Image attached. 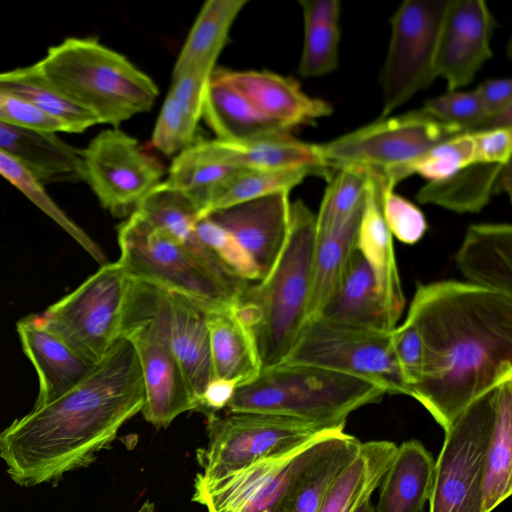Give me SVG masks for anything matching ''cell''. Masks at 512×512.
Returning <instances> with one entry per match:
<instances>
[{
    "label": "cell",
    "instance_id": "1",
    "mask_svg": "<svg viewBox=\"0 0 512 512\" xmlns=\"http://www.w3.org/2000/svg\"><path fill=\"white\" fill-rule=\"evenodd\" d=\"M406 318L424 349L410 397L444 432L473 401L512 378V297L458 280L419 283Z\"/></svg>",
    "mask_w": 512,
    "mask_h": 512
},
{
    "label": "cell",
    "instance_id": "2",
    "mask_svg": "<svg viewBox=\"0 0 512 512\" xmlns=\"http://www.w3.org/2000/svg\"><path fill=\"white\" fill-rule=\"evenodd\" d=\"M144 402L138 356L132 343L120 338L75 388L6 427L0 458L21 487L55 484L93 463Z\"/></svg>",
    "mask_w": 512,
    "mask_h": 512
},
{
    "label": "cell",
    "instance_id": "3",
    "mask_svg": "<svg viewBox=\"0 0 512 512\" xmlns=\"http://www.w3.org/2000/svg\"><path fill=\"white\" fill-rule=\"evenodd\" d=\"M315 239L316 215L301 200L290 203L287 239L272 270L248 282L232 304L254 336L262 369L285 361L307 319Z\"/></svg>",
    "mask_w": 512,
    "mask_h": 512
},
{
    "label": "cell",
    "instance_id": "4",
    "mask_svg": "<svg viewBox=\"0 0 512 512\" xmlns=\"http://www.w3.org/2000/svg\"><path fill=\"white\" fill-rule=\"evenodd\" d=\"M36 64L56 91L114 128L149 111L159 94L148 75L95 38H66Z\"/></svg>",
    "mask_w": 512,
    "mask_h": 512
},
{
    "label": "cell",
    "instance_id": "5",
    "mask_svg": "<svg viewBox=\"0 0 512 512\" xmlns=\"http://www.w3.org/2000/svg\"><path fill=\"white\" fill-rule=\"evenodd\" d=\"M385 395L383 388L357 376L282 363L237 387L227 409L289 416L335 429L345 428L352 412L379 403Z\"/></svg>",
    "mask_w": 512,
    "mask_h": 512
},
{
    "label": "cell",
    "instance_id": "6",
    "mask_svg": "<svg viewBox=\"0 0 512 512\" xmlns=\"http://www.w3.org/2000/svg\"><path fill=\"white\" fill-rule=\"evenodd\" d=\"M120 338L132 343L140 362L145 390L141 412L147 422L166 428L179 415L199 411L198 401L153 313L149 283L130 278Z\"/></svg>",
    "mask_w": 512,
    "mask_h": 512
},
{
    "label": "cell",
    "instance_id": "7",
    "mask_svg": "<svg viewBox=\"0 0 512 512\" xmlns=\"http://www.w3.org/2000/svg\"><path fill=\"white\" fill-rule=\"evenodd\" d=\"M119 262L127 275L180 294L203 309L230 305L235 297L169 233L137 211L118 226Z\"/></svg>",
    "mask_w": 512,
    "mask_h": 512
},
{
    "label": "cell",
    "instance_id": "8",
    "mask_svg": "<svg viewBox=\"0 0 512 512\" xmlns=\"http://www.w3.org/2000/svg\"><path fill=\"white\" fill-rule=\"evenodd\" d=\"M129 280L119 261L107 262L39 315L40 323L79 357L96 364L120 339Z\"/></svg>",
    "mask_w": 512,
    "mask_h": 512
},
{
    "label": "cell",
    "instance_id": "9",
    "mask_svg": "<svg viewBox=\"0 0 512 512\" xmlns=\"http://www.w3.org/2000/svg\"><path fill=\"white\" fill-rule=\"evenodd\" d=\"M466 131L434 118L424 109L381 117L326 143L317 144L329 169L356 166L382 177L435 145Z\"/></svg>",
    "mask_w": 512,
    "mask_h": 512
},
{
    "label": "cell",
    "instance_id": "10",
    "mask_svg": "<svg viewBox=\"0 0 512 512\" xmlns=\"http://www.w3.org/2000/svg\"><path fill=\"white\" fill-rule=\"evenodd\" d=\"M390 332L309 318L283 363L357 376L380 386L386 394L409 396L392 351Z\"/></svg>",
    "mask_w": 512,
    "mask_h": 512
},
{
    "label": "cell",
    "instance_id": "11",
    "mask_svg": "<svg viewBox=\"0 0 512 512\" xmlns=\"http://www.w3.org/2000/svg\"><path fill=\"white\" fill-rule=\"evenodd\" d=\"M326 430L299 418L231 412L207 415V444L196 451L206 477L232 473L276 454L290 451Z\"/></svg>",
    "mask_w": 512,
    "mask_h": 512
},
{
    "label": "cell",
    "instance_id": "12",
    "mask_svg": "<svg viewBox=\"0 0 512 512\" xmlns=\"http://www.w3.org/2000/svg\"><path fill=\"white\" fill-rule=\"evenodd\" d=\"M496 387L473 401L444 432L435 461L429 512H483L484 461Z\"/></svg>",
    "mask_w": 512,
    "mask_h": 512
},
{
    "label": "cell",
    "instance_id": "13",
    "mask_svg": "<svg viewBox=\"0 0 512 512\" xmlns=\"http://www.w3.org/2000/svg\"><path fill=\"white\" fill-rule=\"evenodd\" d=\"M332 430H323L290 451L260 459L226 475L196 474L192 501L206 512H277Z\"/></svg>",
    "mask_w": 512,
    "mask_h": 512
},
{
    "label": "cell",
    "instance_id": "14",
    "mask_svg": "<svg viewBox=\"0 0 512 512\" xmlns=\"http://www.w3.org/2000/svg\"><path fill=\"white\" fill-rule=\"evenodd\" d=\"M448 0H405L391 17V38L381 73L389 116L436 77L435 53Z\"/></svg>",
    "mask_w": 512,
    "mask_h": 512
},
{
    "label": "cell",
    "instance_id": "15",
    "mask_svg": "<svg viewBox=\"0 0 512 512\" xmlns=\"http://www.w3.org/2000/svg\"><path fill=\"white\" fill-rule=\"evenodd\" d=\"M82 158L84 181L115 217L131 214L165 173L157 158L117 128L100 132L82 149Z\"/></svg>",
    "mask_w": 512,
    "mask_h": 512
},
{
    "label": "cell",
    "instance_id": "16",
    "mask_svg": "<svg viewBox=\"0 0 512 512\" xmlns=\"http://www.w3.org/2000/svg\"><path fill=\"white\" fill-rule=\"evenodd\" d=\"M495 21L483 0H448L435 53V74L448 91L469 85L492 57Z\"/></svg>",
    "mask_w": 512,
    "mask_h": 512
},
{
    "label": "cell",
    "instance_id": "17",
    "mask_svg": "<svg viewBox=\"0 0 512 512\" xmlns=\"http://www.w3.org/2000/svg\"><path fill=\"white\" fill-rule=\"evenodd\" d=\"M153 313L198 401L214 377L205 309L151 284Z\"/></svg>",
    "mask_w": 512,
    "mask_h": 512
},
{
    "label": "cell",
    "instance_id": "18",
    "mask_svg": "<svg viewBox=\"0 0 512 512\" xmlns=\"http://www.w3.org/2000/svg\"><path fill=\"white\" fill-rule=\"evenodd\" d=\"M289 192H278L211 212L205 217L229 232L260 272L272 270L289 230Z\"/></svg>",
    "mask_w": 512,
    "mask_h": 512
},
{
    "label": "cell",
    "instance_id": "19",
    "mask_svg": "<svg viewBox=\"0 0 512 512\" xmlns=\"http://www.w3.org/2000/svg\"><path fill=\"white\" fill-rule=\"evenodd\" d=\"M212 79L241 93L261 114L289 131L330 115L331 105L304 93L299 83L269 71H213Z\"/></svg>",
    "mask_w": 512,
    "mask_h": 512
},
{
    "label": "cell",
    "instance_id": "20",
    "mask_svg": "<svg viewBox=\"0 0 512 512\" xmlns=\"http://www.w3.org/2000/svg\"><path fill=\"white\" fill-rule=\"evenodd\" d=\"M196 158L239 169L283 170L310 168L319 176L329 177L317 144L295 139L289 132L266 138L230 142L219 139L193 142L186 148Z\"/></svg>",
    "mask_w": 512,
    "mask_h": 512
},
{
    "label": "cell",
    "instance_id": "21",
    "mask_svg": "<svg viewBox=\"0 0 512 512\" xmlns=\"http://www.w3.org/2000/svg\"><path fill=\"white\" fill-rule=\"evenodd\" d=\"M16 329L22 350L38 375V394L33 408L46 406L71 391L95 366L46 330L37 314L21 318Z\"/></svg>",
    "mask_w": 512,
    "mask_h": 512
},
{
    "label": "cell",
    "instance_id": "22",
    "mask_svg": "<svg viewBox=\"0 0 512 512\" xmlns=\"http://www.w3.org/2000/svg\"><path fill=\"white\" fill-rule=\"evenodd\" d=\"M356 247L374 275L388 320L395 328L405 306V297L393 237L382 212L380 183L370 174Z\"/></svg>",
    "mask_w": 512,
    "mask_h": 512
},
{
    "label": "cell",
    "instance_id": "23",
    "mask_svg": "<svg viewBox=\"0 0 512 512\" xmlns=\"http://www.w3.org/2000/svg\"><path fill=\"white\" fill-rule=\"evenodd\" d=\"M0 151L17 160L42 186L84 181L82 149L55 133L0 121Z\"/></svg>",
    "mask_w": 512,
    "mask_h": 512
},
{
    "label": "cell",
    "instance_id": "24",
    "mask_svg": "<svg viewBox=\"0 0 512 512\" xmlns=\"http://www.w3.org/2000/svg\"><path fill=\"white\" fill-rule=\"evenodd\" d=\"M455 261L465 282L512 297V226L509 223L470 225Z\"/></svg>",
    "mask_w": 512,
    "mask_h": 512
},
{
    "label": "cell",
    "instance_id": "25",
    "mask_svg": "<svg viewBox=\"0 0 512 512\" xmlns=\"http://www.w3.org/2000/svg\"><path fill=\"white\" fill-rule=\"evenodd\" d=\"M232 304L205 310V319L213 375L239 387L258 377L262 363L251 330Z\"/></svg>",
    "mask_w": 512,
    "mask_h": 512
},
{
    "label": "cell",
    "instance_id": "26",
    "mask_svg": "<svg viewBox=\"0 0 512 512\" xmlns=\"http://www.w3.org/2000/svg\"><path fill=\"white\" fill-rule=\"evenodd\" d=\"M435 460L416 439L397 446L380 485L375 512H424L433 483Z\"/></svg>",
    "mask_w": 512,
    "mask_h": 512
},
{
    "label": "cell",
    "instance_id": "27",
    "mask_svg": "<svg viewBox=\"0 0 512 512\" xmlns=\"http://www.w3.org/2000/svg\"><path fill=\"white\" fill-rule=\"evenodd\" d=\"M318 317L355 328L383 332L394 329L388 320L374 275L357 248L338 288Z\"/></svg>",
    "mask_w": 512,
    "mask_h": 512
},
{
    "label": "cell",
    "instance_id": "28",
    "mask_svg": "<svg viewBox=\"0 0 512 512\" xmlns=\"http://www.w3.org/2000/svg\"><path fill=\"white\" fill-rule=\"evenodd\" d=\"M361 442L344 428L333 429L319 452L296 479L277 512H318L341 470L356 455Z\"/></svg>",
    "mask_w": 512,
    "mask_h": 512
},
{
    "label": "cell",
    "instance_id": "29",
    "mask_svg": "<svg viewBox=\"0 0 512 512\" xmlns=\"http://www.w3.org/2000/svg\"><path fill=\"white\" fill-rule=\"evenodd\" d=\"M396 449V444L387 440L361 442L356 455L330 485L318 512H355L371 499Z\"/></svg>",
    "mask_w": 512,
    "mask_h": 512
},
{
    "label": "cell",
    "instance_id": "30",
    "mask_svg": "<svg viewBox=\"0 0 512 512\" xmlns=\"http://www.w3.org/2000/svg\"><path fill=\"white\" fill-rule=\"evenodd\" d=\"M202 116L217 139L244 142L289 132L261 114L241 93L210 77Z\"/></svg>",
    "mask_w": 512,
    "mask_h": 512
},
{
    "label": "cell",
    "instance_id": "31",
    "mask_svg": "<svg viewBox=\"0 0 512 512\" xmlns=\"http://www.w3.org/2000/svg\"><path fill=\"white\" fill-rule=\"evenodd\" d=\"M364 206L365 202L340 227L325 232L316 231L307 319L318 317L338 288L357 248V235Z\"/></svg>",
    "mask_w": 512,
    "mask_h": 512
},
{
    "label": "cell",
    "instance_id": "32",
    "mask_svg": "<svg viewBox=\"0 0 512 512\" xmlns=\"http://www.w3.org/2000/svg\"><path fill=\"white\" fill-rule=\"evenodd\" d=\"M512 492V378L496 387L494 422L486 449L482 511L492 512Z\"/></svg>",
    "mask_w": 512,
    "mask_h": 512
},
{
    "label": "cell",
    "instance_id": "33",
    "mask_svg": "<svg viewBox=\"0 0 512 512\" xmlns=\"http://www.w3.org/2000/svg\"><path fill=\"white\" fill-rule=\"evenodd\" d=\"M246 3L247 0L206 1L178 55L172 77L194 68L212 74L232 23Z\"/></svg>",
    "mask_w": 512,
    "mask_h": 512
},
{
    "label": "cell",
    "instance_id": "34",
    "mask_svg": "<svg viewBox=\"0 0 512 512\" xmlns=\"http://www.w3.org/2000/svg\"><path fill=\"white\" fill-rule=\"evenodd\" d=\"M0 92L17 98L57 119L69 133H80L99 124L90 111L78 106L56 91L36 63L0 72Z\"/></svg>",
    "mask_w": 512,
    "mask_h": 512
},
{
    "label": "cell",
    "instance_id": "35",
    "mask_svg": "<svg viewBox=\"0 0 512 512\" xmlns=\"http://www.w3.org/2000/svg\"><path fill=\"white\" fill-rule=\"evenodd\" d=\"M503 165L473 163L447 179L428 182L416 199L456 213L480 212L497 193Z\"/></svg>",
    "mask_w": 512,
    "mask_h": 512
},
{
    "label": "cell",
    "instance_id": "36",
    "mask_svg": "<svg viewBox=\"0 0 512 512\" xmlns=\"http://www.w3.org/2000/svg\"><path fill=\"white\" fill-rule=\"evenodd\" d=\"M310 168L283 170L235 169L212 192L200 218L213 211L278 192H290L307 176Z\"/></svg>",
    "mask_w": 512,
    "mask_h": 512
},
{
    "label": "cell",
    "instance_id": "37",
    "mask_svg": "<svg viewBox=\"0 0 512 512\" xmlns=\"http://www.w3.org/2000/svg\"><path fill=\"white\" fill-rule=\"evenodd\" d=\"M473 163L475 151L471 131L435 145L408 164L390 171L383 178L394 187L400 180L413 174L435 182L447 179Z\"/></svg>",
    "mask_w": 512,
    "mask_h": 512
},
{
    "label": "cell",
    "instance_id": "38",
    "mask_svg": "<svg viewBox=\"0 0 512 512\" xmlns=\"http://www.w3.org/2000/svg\"><path fill=\"white\" fill-rule=\"evenodd\" d=\"M368 181L369 173L360 167L336 169L316 215V231L325 232L343 225L365 202Z\"/></svg>",
    "mask_w": 512,
    "mask_h": 512
},
{
    "label": "cell",
    "instance_id": "39",
    "mask_svg": "<svg viewBox=\"0 0 512 512\" xmlns=\"http://www.w3.org/2000/svg\"><path fill=\"white\" fill-rule=\"evenodd\" d=\"M0 174L63 228L94 260L101 265L106 263L102 249L57 206L44 187L17 160L1 151Z\"/></svg>",
    "mask_w": 512,
    "mask_h": 512
},
{
    "label": "cell",
    "instance_id": "40",
    "mask_svg": "<svg viewBox=\"0 0 512 512\" xmlns=\"http://www.w3.org/2000/svg\"><path fill=\"white\" fill-rule=\"evenodd\" d=\"M235 169L200 160L185 149L173 160L165 181L180 189L197 205L200 218L214 189Z\"/></svg>",
    "mask_w": 512,
    "mask_h": 512
},
{
    "label": "cell",
    "instance_id": "41",
    "mask_svg": "<svg viewBox=\"0 0 512 512\" xmlns=\"http://www.w3.org/2000/svg\"><path fill=\"white\" fill-rule=\"evenodd\" d=\"M195 230L201 242L231 274L245 282L260 281L254 261L229 232L208 217L199 218Z\"/></svg>",
    "mask_w": 512,
    "mask_h": 512
},
{
    "label": "cell",
    "instance_id": "42",
    "mask_svg": "<svg viewBox=\"0 0 512 512\" xmlns=\"http://www.w3.org/2000/svg\"><path fill=\"white\" fill-rule=\"evenodd\" d=\"M373 177L380 183L382 212L392 237L408 245L420 241L428 228L423 212L383 178Z\"/></svg>",
    "mask_w": 512,
    "mask_h": 512
},
{
    "label": "cell",
    "instance_id": "43",
    "mask_svg": "<svg viewBox=\"0 0 512 512\" xmlns=\"http://www.w3.org/2000/svg\"><path fill=\"white\" fill-rule=\"evenodd\" d=\"M338 26L304 23V43L298 71L303 77H317L338 66Z\"/></svg>",
    "mask_w": 512,
    "mask_h": 512
},
{
    "label": "cell",
    "instance_id": "44",
    "mask_svg": "<svg viewBox=\"0 0 512 512\" xmlns=\"http://www.w3.org/2000/svg\"><path fill=\"white\" fill-rule=\"evenodd\" d=\"M441 122L466 131L481 130L488 116L475 90H453L429 99L423 108Z\"/></svg>",
    "mask_w": 512,
    "mask_h": 512
},
{
    "label": "cell",
    "instance_id": "45",
    "mask_svg": "<svg viewBox=\"0 0 512 512\" xmlns=\"http://www.w3.org/2000/svg\"><path fill=\"white\" fill-rule=\"evenodd\" d=\"M197 125L167 94L153 130L151 146L166 156L179 154L193 144Z\"/></svg>",
    "mask_w": 512,
    "mask_h": 512
},
{
    "label": "cell",
    "instance_id": "46",
    "mask_svg": "<svg viewBox=\"0 0 512 512\" xmlns=\"http://www.w3.org/2000/svg\"><path fill=\"white\" fill-rule=\"evenodd\" d=\"M391 347L402 377L411 388L421 378L424 361V349L421 334L417 326L408 318L390 332Z\"/></svg>",
    "mask_w": 512,
    "mask_h": 512
},
{
    "label": "cell",
    "instance_id": "47",
    "mask_svg": "<svg viewBox=\"0 0 512 512\" xmlns=\"http://www.w3.org/2000/svg\"><path fill=\"white\" fill-rule=\"evenodd\" d=\"M211 73L200 69H189L172 77L168 94L182 112L198 124L203 112L206 87Z\"/></svg>",
    "mask_w": 512,
    "mask_h": 512
},
{
    "label": "cell",
    "instance_id": "48",
    "mask_svg": "<svg viewBox=\"0 0 512 512\" xmlns=\"http://www.w3.org/2000/svg\"><path fill=\"white\" fill-rule=\"evenodd\" d=\"M0 121L44 132H67L57 119L17 98L0 92Z\"/></svg>",
    "mask_w": 512,
    "mask_h": 512
},
{
    "label": "cell",
    "instance_id": "49",
    "mask_svg": "<svg viewBox=\"0 0 512 512\" xmlns=\"http://www.w3.org/2000/svg\"><path fill=\"white\" fill-rule=\"evenodd\" d=\"M475 163L506 164L510 162L512 127L472 131Z\"/></svg>",
    "mask_w": 512,
    "mask_h": 512
},
{
    "label": "cell",
    "instance_id": "50",
    "mask_svg": "<svg viewBox=\"0 0 512 512\" xmlns=\"http://www.w3.org/2000/svg\"><path fill=\"white\" fill-rule=\"evenodd\" d=\"M474 90L488 118L512 108V82L509 78L485 80Z\"/></svg>",
    "mask_w": 512,
    "mask_h": 512
},
{
    "label": "cell",
    "instance_id": "51",
    "mask_svg": "<svg viewBox=\"0 0 512 512\" xmlns=\"http://www.w3.org/2000/svg\"><path fill=\"white\" fill-rule=\"evenodd\" d=\"M236 388L237 385L233 381L213 377L200 399L199 411L209 415L227 408Z\"/></svg>",
    "mask_w": 512,
    "mask_h": 512
},
{
    "label": "cell",
    "instance_id": "52",
    "mask_svg": "<svg viewBox=\"0 0 512 512\" xmlns=\"http://www.w3.org/2000/svg\"><path fill=\"white\" fill-rule=\"evenodd\" d=\"M304 23L338 26L341 14L339 0H302L299 2Z\"/></svg>",
    "mask_w": 512,
    "mask_h": 512
},
{
    "label": "cell",
    "instance_id": "53",
    "mask_svg": "<svg viewBox=\"0 0 512 512\" xmlns=\"http://www.w3.org/2000/svg\"><path fill=\"white\" fill-rule=\"evenodd\" d=\"M355 512H375V507L371 502V499L366 500Z\"/></svg>",
    "mask_w": 512,
    "mask_h": 512
},
{
    "label": "cell",
    "instance_id": "54",
    "mask_svg": "<svg viewBox=\"0 0 512 512\" xmlns=\"http://www.w3.org/2000/svg\"><path fill=\"white\" fill-rule=\"evenodd\" d=\"M137 512H155V504L150 500H146Z\"/></svg>",
    "mask_w": 512,
    "mask_h": 512
}]
</instances>
